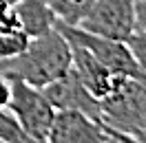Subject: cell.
Returning <instances> with one entry per match:
<instances>
[{
    "label": "cell",
    "instance_id": "cell-1",
    "mask_svg": "<svg viewBox=\"0 0 146 143\" xmlns=\"http://www.w3.org/2000/svg\"><path fill=\"white\" fill-rule=\"evenodd\" d=\"M71 44L53 27L42 35L29 37V44L22 53L0 60V73L9 79L18 77L31 86L42 88L53 79L62 77L71 68Z\"/></svg>",
    "mask_w": 146,
    "mask_h": 143
},
{
    "label": "cell",
    "instance_id": "cell-2",
    "mask_svg": "<svg viewBox=\"0 0 146 143\" xmlns=\"http://www.w3.org/2000/svg\"><path fill=\"white\" fill-rule=\"evenodd\" d=\"M100 123L126 134L131 143L146 130V84L126 77L111 95L100 99Z\"/></svg>",
    "mask_w": 146,
    "mask_h": 143
},
{
    "label": "cell",
    "instance_id": "cell-3",
    "mask_svg": "<svg viewBox=\"0 0 146 143\" xmlns=\"http://www.w3.org/2000/svg\"><path fill=\"white\" fill-rule=\"evenodd\" d=\"M9 86H11V92H9L7 108L13 112V117L18 119V123L22 125V130L27 132L31 141L46 143L49 130L53 125L55 108L44 97L42 88H38V86H31V84L18 79V77H11Z\"/></svg>",
    "mask_w": 146,
    "mask_h": 143
},
{
    "label": "cell",
    "instance_id": "cell-4",
    "mask_svg": "<svg viewBox=\"0 0 146 143\" xmlns=\"http://www.w3.org/2000/svg\"><path fill=\"white\" fill-rule=\"evenodd\" d=\"M53 27L64 35L66 42L84 46V49H86L89 53L95 55L104 66H109L111 71L128 75V77H135V79H139V81L146 77V73L142 71L139 64L135 62V57L131 53V49L126 46V42L91 33V31H86V29H82V27H69V24H64L60 20H55Z\"/></svg>",
    "mask_w": 146,
    "mask_h": 143
},
{
    "label": "cell",
    "instance_id": "cell-5",
    "mask_svg": "<svg viewBox=\"0 0 146 143\" xmlns=\"http://www.w3.org/2000/svg\"><path fill=\"white\" fill-rule=\"evenodd\" d=\"M80 27L124 42L135 31V0H95Z\"/></svg>",
    "mask_w": 146,
    "mask_h": 143
},
{
    "label": "cell",
    "instance_id": "cell-6",
    "mask_svg": "<svg viewBox=\"0 0 146 143\" xmlns=\"http://www.w3.org/2000/svg\"><path fill=\"white\" fill-rule=\"evenodd\" d=\"M42 92L55 110H80L91 119L100 121V99L91 95V90L84 86L73 66L62 77L42 86Z\"/></svg>",
    "mask_w": 146,
    "mask_h": 143
},
{
    "label": "cell",
    "instance_id": "cell-7",
    "mask_svg": "<svg viewBox=\"0 0 146 143\" xmlns=\"http://www.w3.org/2000/svg\"><path fill=\"white\" fill-rule=\"evenodd\" d=\"M49 143H111L109 132L100 121L80 110H55Z\"/></svg>",
    "mask_w": 146,
    "mask_h": 143
},
{
    "label": "cell",
    "instance_id": "cell-8",
    "mask_svg": "<svg viewBox=\"0 0 146 143\" xmlns=\"http://www.w3.org/2000/svg\"><path fill=\"white\" fill-rule=\"evenodd\" d=\"M69 44H71V42H69ZM71 57H73L71 66L75 68V73L80 75V79L84 81V86L91 90V95L98 97V99L111 95V92L128 77V75L111 71L109 66H104L95 55L89 53V51L80 44H71Z\"/></svg>",
    "mask_w": 146,
    "mask_h": 143
},
{
    "label": "cell",
    "instance_id": "cell-9",
    "mask_svg": "<svg viewBox=\"0 0 146 143\" xmlns=\"http://www.w3.org/2000/svg\"><path fill=\"white\" fill-rule=\"evenodd\" d=\"M13 11L18 16L20 29L29 37L42 35L46 31H51L55 24L53 11L49 9V5L44 0H20L13 5Z\"/></svg>",
    "mask_w": 146,
    "mask_h": 143
},
{
    "label": "cell",
    "instance_id": "cell-10",
    "mask_svg": "<svg viewBox=\"0 0 146 143\" xmlns=\"http://www.w3.org/2000/svg\"><path fill=\"white\" fill-rule=\"evenodd\" d=\"M44 2L53 11L55 20H60L69 27H80L82 20L89 16L95 0H44Z\"/></svg>",
    "mask_w": 146,
    "mask_h": 143
},
{
    "label": "cell",
    "instance_id": "cell-11",
    "mask_svg": "<svg viewBox=\"0 0 146 143\" xmlns=\"http://www.w3.org/2000/svg\"><path fill=\"white\" fill-rule=\"evenodd\" d=\"M0 141L2 143H27L31 141L27 132L22 130V125L18 123V119L13 117L9 108H0Z\"/></svg>",
    "mask_w": 146,
    "mask_h": 143
},
{
    "label": "cell",
    "instance_id": "cell-12",
    "mask_svg": "<svg viewBox=\"0 0 146 143\" xmlns=\"http://www.w3.org/2000/svg\"><path fill=\"white\" fill-rule=\"evenodd\" d=\"M29 44V35L25 31H7L0 33V60L13 57L25 51V46Z\"/></svg>",
    "mask_w": 146,
    "mask_h": 143
},
{
    "label": "cell",
    "instance_id": "cell-13",
    "mask_svg": "<svg viewBox=\"0 0 146 143\" xmlns=\"http://www.w3.org/2000/svg\"><path fill=\"white\" fill-rule=\"evenodd\" d=\"M124 42H126V46L131 49V53L135 57V62L139 64V68L146 73V31L135 29Z\"/></svg>",
    "mask_w": 146,
    "mask_h": 143
},
{
    "label": "cell",
    "instance_id": "cell-14",
    "mask_svg": "<svg viewBox=\"0 0 146 143\" xmlns=\"http://www.w3.org/2000/svg\"><path fill=\"white\" fill-rule=\"evenodd\" d=\"M7 31H22V29L13 7L7 2H0V33H7Z\"/></svg>",
    "mask_w": 146,
    "mask_h": 143
},
{
    "label": "cell",
    "instance_id": "cell-15",
    "mask_svg": "<svg viewBox=\"0 0 146 143\" xmlns=\"http://www.w3.org/2000/svg\"><path fill=\"white\" fill-rule=\"evenodd\" d=\"M135 29L146 31V0H135Z\"/></svg>",
    "mask_w": 146,
    "mask_h": 143
},
{
    "label": "cell",
    "instance_id": "cell-16",
    "mask_svg": "<svg viewBox=\"0 0 146 143\" xmlns=\"http://www.w3.org/2000/svg\"><path fill=\"white\" fill-rule=\"evenodd\" d=\"M9 92H11V86H9V79L0 73V108L7 106V101H9Z\"/></svg>",
    "mask_w": 146,
    "mask_h": 143
},
{
    "label": "cell",
    "instance_id": "cell-17",
    "mask_svg": "<svg viewBox=\"0 0 146 143\" xmlns=\"http://www.w3.org/2000/svg\"><path fill=\"white\" fill-rule=\"evenodd\" d=\"M0 2H7V5H11V7H13V5H16V2H20V0H0Z\"/></svg>",
    "mask_w": 146,
    "mask_h": 143
},
{
    "label": "cell",
    "instance_id": "cell-18",
    "mask_svg": "<svg viewBox=\"0 0 146 143\" xmlns=\"http://www.w3.org/2000/svg\"><path fill=\"white\" fill-rule=\"evenodd\" d=\"M142 81H144V84H146V77H144V79H142Z\"/></svg>",
    "mask_w": 146,
    "mask_h": 143
}]
</instances>
